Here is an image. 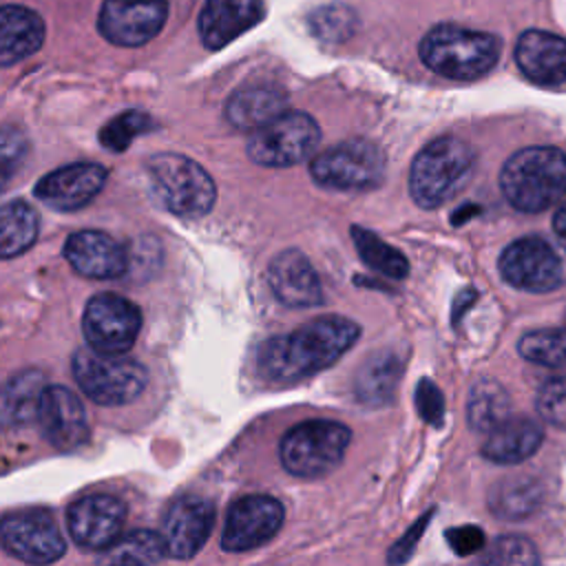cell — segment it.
I'll list each match as a JSON object with an SVG mask.
<instances>
[{"mask_svg": "<svg viewBox=\"0 0 566 566\" xmlns=\"http://www.w3.org/2000/svg\"><path fill=\"white\" fill-rule=\"evenodd\" d=\"M352 237H354V245L360 254V259L376 272L389 276V279H405L409 272V263L402 256V252H398L396 248H391L387 241H382L376 232L354 226L352 228Z\"/></svg>", "mask_w": 566, "mask_h": 566, "instance_id": "31", "label": "cell"}, {"mask_svg": "<svg viewBox=\"0 0 566 566\" xmlns=\"http://www.w3.org/2000/svg\"><path fill=\"white\" fill-rule=\"evenodd\" d=\"M553 228H555V232H557L559 237L566 239V203H562V206L557 208V212H555V217H553Z\"/></svg>", "mask_w": 566, "mask_h": 566, "instance_id": "43", "label": "cell"}, {"mask_svg": "<svg viewBox=\"0 0 566 566\" xmlns=\"http://www.w3.org/2000/svg\"><path fill=\"white\" fill-rule=\"evenodd\" d=\"M106 181V168L95 161H75L46 172L35 184V197L46 206L69 212L91 203Z\"/></svg>", "mask_w": 566, "mask_h": 566, "instance_id": "18", "label": "cell"}, {"mask_svg": "<svg viewBox=\"0 0 566 566\" xmlns=\"http://www.w3.org/2000/svg\"><path fill=\"white\" fill-rule=\"evenodd\" d=\"M515 62L528 80L542 86L562 84L566 82V38L528 29L517 38Z\"/></svg>", "mask_w": 566, "mask_h": 566, "instance_id": "21", "label": "cell"}, {"mask_svg": "<svg viewBox=\"0 0 566 566\" xmlns=\"http://www.w3.org/2000/svg\"><path fill=\"white\" fill-rule=\"evenodd\" d=\"M431 515H433V511H427L418 522H413L411 524V528L391 546V551H389V564H402L405 559H409V555L413 553V548H416V544H418V539L422 537V531H424V526H427V522L431 520Z\"/></svg>", "mask_w": 566, "mask_h": 566, "instance_id": "41", "label": "cell"}, {"mask_svg": "<svg viewBox=\"0 0 566 566\" xmlns=\"http://www.w3.org/2000/svg\"><path fill=\"white\" fill-rule=\"evenodd\" d=\"M310 29L323 42H343L356 31V13L345 4L318 7L310 15Z\"/></svg>", "mask_w": 566, "mask_h": 566, "instance_id": "34", "label": "cell"}, {"mask_svg": "<svg viewBox=\"0 0 566 566\" xmlns=\"http://www.w3.org/2000/svg\"><path fill=\"white\" fill-rule=\"evenodd\" d=\"M153 128V122L146 113L142 111H126L113 117L102 130H99V142L113 153H122L130 146V142L137 135H144L146 130Z\"/></svg>", "mask_w": 566, "mask_h": 566, "instance_id": "35", "label": "cell"}, {"mask_svg": "<svg viewBox=\"0 0 566 566\" xmlns=\"http://www.w3.org/2000/svg\"><path fill=\"white\" fill-rule=\"evenodd\" d=\"M502 279L526 292H551L566 283V248L546 237H522L500 256Z\"/></svg>", "mask_w": 566, "mask_h": 566, "instance_id": "8", "label": "cell"}, {"mask_svg": "<svg viewBox=\"0 0 566 566\" xmlns=\"http://www.w3.org/2000/svg\"><path fill=\"white\" fill-rule=\"evenodd\" d=\"M261 0H206L199 13V35L208 49H223L263 20Z\"/></svg>", "mask_w": 566, "mask_h": 566, "instance_id": "22", "label": "cell"}, {"mask_svg": "<svg viewBox=\"0 0 566 566\" xmlns=\"http://www.w3.org/2000/svg\"><path fill=\"white\" fill-rule=\"evenodd\" d=\"M80 389L97 405L122 407L142 396L148 385V369L130 356H111L80 347L71 360Z\"/></svg>", "mask_w": 566, "mask_h": 566, "instance_id": "6", "label": "cell"}, {"mask_svg": "<svg viewBox=\"0 0 566 566\" xmlns=\"http://www.w3.org/2000/svg\"><path fill=\"white\" fill-rule=\"evenodd\" d=\"M119 544V553L117 555H128L135 557L139 562H157L166 555V546H164V537L155 531H133L130 535H126L124 539L117 542Z\"/></svg>", "mask_w": 566, "mask_h": 566, "instance_id": "37", "label": "cell"}, {"mask_svg": "<svg viewBox=\"0 0 566 566\" xmlns=\"http://www.w3.org/2000/svg\"><path fill=\"white\" fill-rule=\"evenodd\" d=\"M473 566H539V555L531 539L502 535L478 555Z\"/></svg>", "mask_w": 566, "mask_h": 566, "instance_id": "33", "label": "cell"}, {"mask_svg": "<svg viewBox=\"0 0 566 566\" xmlns=\"http://www.w3.org/2000/svg\"><path fill=\"white\" fill-rule=\"evenodd\" d=\"M506 201L522 212H542L566 195V153L555 146H528L513 153L500 170Z\"/></svg>", "mask_w": 566, "mask_h": 566, "instance_id": "2", "label": "cell"}, {"mask_svg": "<svg viewBox=\"0 0 566 566\" xmlns=\"http://www.w3.org/2000/svg\"><path fill=\"white\" fill-rule=\"evenodd\" d=\"M283 504L270 495H243L228 509L221 548L241 553L270 542L283 524Z\"/></svg>", "mask_w": 566, "mask_h": 566, "instance_id": "14", "label": "cell"}, {"mask_svg": "<svg viewBox=\"0 0 566 566\" xmlns=\"http://www.w3.org/2000/svg\"><path fill=\"white\" fill-rule=\"evenodd\" d=\"M44 42L42 18L22 4L0 7V66L33 55Z\"/></svg>", "mask_w": 566, "mask_h": 566, "instance_id": "25", "label": "cell"}, {"mask_svg": "<svg viewBox=\"0 0 566 566\" xmlns=\"http://www.w3.org/2000/svg\"><path fill=\"white\" fill-rule=\"evenodd\" d=\"M473 301H475V290H473V287L462 290V292L458 294V298H455V303H453V323L460 321L462 312H464Z\"/></svg>", "mask_w": 566, "mask_h": 566, "instance_id": "42", "label": "cell"}, {"mask_svg": "<svg viewBox=\"0 0 566 566\" xmlns=\"http://www.w3.org/2000/svg\"><path fill=\"white\" fill-rule=\"evenodd\" d=\"M268 283L274 296L287 307H314L323 303L321 279L298 250H283L270 261Z\"/></svg>", "mask_w": 566, "mask_h": 566, "instance_id": "20", "label": "cell"}, {"mask_svg": "<svg viewBox=\"0 0 566 566\" xmlns=\"http://www.w3.org/2000/svg\"><path fill=\"white\" fill-rule=\"evenodd\" d=\"M511 416V398L495 380H478L467 400V420L475 431H491Z\"/></svg>", "mask_w": 566, "mask_h": 566, "instance_id": "30", "label": "cell"}, {"mask_svg": "<svg viewBox=\"0 0 566 566\" xmlns=\"http://www.w3.org/2000/svg\"><path fill=\"white\" fill-rule=\"evenodd\" d=\"M38 212L29 203H0V259L27 252L38 239Z\"/></svg>", "mask_w": 566, "mask_h": 566, "instance_id": "28", "label": "cell"}, {"mask_svg": "<svg viewBox=\"0 0 566 566\" xmlns=\"http://www.w3.org/2000/svg\"><path fill=\"white\" fill-rule=\"evenodd\" d=\"M471 212H478V208H475V206H473V208H469V206L462 208V210L453 217V223H462V219H464V217H471Z\"/></svg>", "mask_w": 566, "mask_h": 566, "instance_id": "45", "label": "cell"}, {"mask_svg": "<svg viewBox=\"0 0 566 566\" xmlns=\"http://www.w3.org/2000/svg\"><path fill=\"white\" fill-rule=\"evenodd\" d=\"M166 18V0H104L97 27L111 44L142 46L161 31Z\"/></svg>", "mask_w": 566, "mask_h": 566, "instance_id": "15", "label": "cell"}, {"mask_svg": "<svg viewBox=\"0 0 566 566\" xmlns=\"http://www.w3.org/2000/svg\"><path fill=\"white\" fill-rule=\"evenodd\" d=\"M287 108V95L272 84H250L234 91L226 104L228 122L239 130H259L279 119Z\"/></svg>", "mask_w": 566, "mask_h": 566, "instance_id": "23", "label": "cell"}, {"mask_svg": "<svg viewBox=\"0 0 566 566\" xmlns=\"http://www.w3.org/2000/svg\"><path fill=\"white\" fill-rule=\"evenodd\" d=\"M153 190L161 206L184 219L208 214L217 199L212 177L190 157L177 153H159L148 159Z\"/></svg>", "mask_w": 566, "mask_h": 566, "instance_id": "5", "label": "cell"}, {"mask_svg": "<svg viewBox=\"0 0 566 566\" xmlns=\"http://www.w3.org/2000/svg\"><path fill=\"white\" fill-rule=\"evenodd\" d=\"M447 542H449V546L453 548L455 555L464 557V555L482 551L484 544H486V537H484V531L480 526L462 524V526H453V528L447 531Z\"/></svg>", "mask_w": 566, "mask_h": 566, "instance_id": "40", "label": "cell"}, {"mask_svg": "<svg viewBox=\"0 0 566 566\" xmlns=\"http://www.w3.org/2000/svg\"><path fill=\"white\" fill-rule=\"evenodd\" d=\"M473 150L453 135L427 144L409 170V192L420 208H438L460 192L471 175Z\"/></svg>", "mask_w": 566, "mask_h": 566, "instance_id": "4", "label": "cell"}, {"mask_svg": "<svg viewBox=\"0 0 566 566\" xmlns=\"http://www.w3.org/2000/svg\"><path fill=\"white\" fill-rule=\"evenodd\" d=\"M29 150L24 133L18 128H0V184L18 168Z\"/></svg>", "mask_w": 566, "mask_h": 566, "instance_id": "38", "label": "cell"}, {"mask_svg": "<svg viewBox=\"0 0 566 566\" xmlns=\"http://www.w3.org/2000/svg\"><path fill=\"white\" fill-rule=\"evenodd\" d=\"M214 526V504L201 495H181L172 502L164 520L166 555L175 559L195 557Z\"/></svg>", "mask_w": 566, "mask_h": 566, "instance_id": "17", "label": "cell"}, {"mask_svg": "<svg viewBox=\"0 0 566 566\" xmlns=\"http://www.w3.org/2000/svg\"><path fill=\"white\" fill-rule=\"evenodd\" d=\"M517 352L522 358L544 367H566V327L535 329L520 338Z\"/></svg>", "mask_w": 566, "mask_h": 566, "instance_id": "32", "label": "cell"}, {"mask_svg": "<svg viewBox=\"0 0 566 566\" xmlns=\"http://www.w3.org/2000/svg\"><path fill=\"white\" fill-rule=\"evenodd\" d=\"M0 546L29 566H49L66 551L55 517L44 509H18L2 515Z\"/></svg>", "mask_w": 566, "mask_h": 566, "instance_id": "11", "label": "cell"}, {"mask_svg": "<svg viewBox=\"0 0 566 566\" xmlns=\"http://www.w3.org/2000/svg\"><path fill=\"white\" fill-rule=\"evenodd\" d=\"M139 327V307L126 296L113 292H102L88 298L82 316V332L86 345L99 354L111 356L126 354L137 340Z\"/></svg>", "mask_w": 566, "mask_h": 566, "instance_id": "12", "label": "cell"}, {"mask_svg": "<svg viewBox=\"0 0 566 566\" xmlns=\"http://www.w3.org/2000/svg\"><path fill=\"white\" fill-rule=\"evenodd\" d=\"M108 566H146V564L135 557H128V555H117Z\"/></svg>", "mask_w": 566, "mask_h": 566, "instance_id": "44", "label": "cell"}, {"mask_svg": "<svg viewBox=\"0 0 566 566\" xmlns=\"http://www.w3.org/2000/svg\"><path fill=\"white\" fill-rule=\"evenodd\" d=\"M544 440V427L526 416H509L489 431L482 455L495 464H517L531 458Z\"/></svg>", "mask_w": 566, "mask_h": 566, "instance_id": "24", "label": "cell"}, {"mask_svg": "<svg viewBox=\"0 0 566 566\" xmlns=\"http://www.w3.org/2000/svg\"><path fill=\"white\" fill-rule=\"evenodd\" d=\"M497 57L500 40L493 33L458 24H436L420 42L424 66L449 80H475L489 73Z\"/></svg>", "mask_w": 566, "mask_h": 566, "instance_id": "3", "label": "cell"}, {"mask_svg": "<svg viewBox=\"0 0 566 566\" xmlns=\"http://www.w3.org/2000/svg\"><path fill=\"white\" fill-rule=\"evenodd\" d=\"M535 407L548 424L566 429V376L548 378L537 391Z\"/></svg>", "mask_w": 566, "mask_h": 566, "instance_id": "36", "label": "cell"}, {"mask_svg": "<svg viewBox=\"0 0 566 566\" xmlns=\"http://www.w3.org/2000/svg\"><path fill=\"white\" fill-rule=\"evenodd\" d=\"M416 409H418V413L424 422H429L433 427L442 424V420H444V396H442L440 387L433 380L422 378L418 382Z\"/></svg>", "mask_w": 566, "mask_h": 566, "instance_id": "39", "label": "cell"}, {"mask_svg": "<svg viewBox=\"0 0 566 566\" xmlns=\"http://www.w3.org/2000/svg\"><path fill=\"white\" fill-rule=\"evenodd\" d=\"M73 542L88 551H104L122 539L126 504L113 493H88L71 502L66 511Z\"/></svg>", "mask_w": 566, "mask_h": 566, "instance_id": "13", "label": "cell"}, {"mask_svg": "<svg viewBox=\"0 0 566 566\" xmlns=\"http://www.w3.org/2000/svg\"><path fill=\"white\" fill-rule=\"evenodd\" d=\"M321 142L316 119L303 111H285L279 119L254 130L248 139V157L268 168H287L314 155Z\"/></svg>", "mask_w": 566, "mask_h": 566, "instance_id": "9", "label": "cell"}, {"mask_svg": "<svg viewBox=\"0 0 566 566\" xmlns=\"http://www.w3.org/2000/svg\"><path fill=\"white\" fill-rule=\"evenodd\" d=\"M64 256L75 272L88 279H117L128 268L126 250L102 230L73 232L64 243Z\"/></svg>", "mask_w": 566, "mask_h": 566, "instance_id": "19", "label": "cell"}, {"mask_svg": "<svg viewBox=\"0 0 566 566\" xmlns=\"http://www.w3.org/2000/svg\"><path fill=\"white\" fill-rule=\"evenodd\" d=\"M38 422L44 438L57 451H75L91 436L88 418L82 400L64 385L44 387Z\"/></svg>", "mask_w": 566, "mask_h": 566, "instance_id": "16", "label": "cell"}, {"mask_svg": "<svg viewBox=\"0 0 566 566\" xmlns=\"http://www.w3.org/2000/svg\"><path fill=\"white\" fill-rule=\"evenodd\" d=\"M400 378V358L394 352L371 354L358 369L354 391L356 398L369 407L387 405Z\"/></svg>", "mask_w": 566, "mask_h": 566, "instance_id": "27", "label": "cell"}, {"mask_svg": "<svg viewBox=\"0 0 566 566\" xmlns=\"http://www.w3.org/2000/svg\"><path fill=\"white\" fill-rule=\"evenodd\" d=\"M360 336V327L345 316H318L298 329L265 340L259 369L276 382H294L334 365Z\"/></svg>", "mask_w": 566, "mask_h": 566, "instance_id": "1", "label": "cell"}, {"mask_svg": "<svg viewBox=\"0 0 566 566\" xmlns=\"http://www.w3.org/2000/svg\"><path fill=\"white\" fill-rule=\"evenodd\" d=\"M542 502V486L531 478L500 480L489 493V506L497 517L522 520L528 517Z\"/></svg>", "mask_w": 566, "mask_h": 566, "instance_id": "29", "label": "cell"}, {"mask_svg": "<svg viewBox=\"0 0 566 566\" xmlns=\"http://www.w3.org/2000/svg\"><path fill=\"white\" fill-rule=\"evenodd\" d=\"M310 175L323 188L367 190L380 184L385 175V155L367 139H345L314 155Z\"/></svg>", "mask_w": 566, "mask_h": 566, "instance_id": "10", "label": "cell"}, {"mask_svg": "<svg viewBox=\"0 0 566 566\" xmlns=\"http://www.w3.org/2000/svg\"><path fill=\"white\" fill-rule=\"evenodd\" d=\"M352 431L336 420H307L292 427L279 444V455L287 473L318 478L334 471L349 444Z\"/></svg>", "mask_w": 566, "mask_h": 566, "instance_id": "7", "label": "cell"}, {"mask_svg": "<svg viewBox=\"0 0 566 566\" xmlns=\"http://www.w3.org/2000/svg\"><path fill=\"white\" fill-rule=\"evenodd\" d=\"M46 378L38 369L13 374L0 385V427L20 429L38 420Z\"/></svg>", "mask_w": 566, "mask_h": 566, "instance_id": "26", "label": "cell"}]
</instances>
